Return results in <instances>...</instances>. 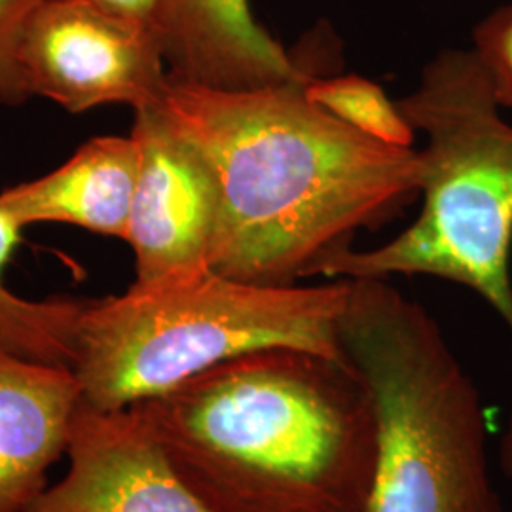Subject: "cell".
I'll return each mask as SVG.
<instances>
[{"label": "cell", "instance_id": "cell-16", "mask_svg": "<svg viewBox=\"0 0 512 512\" xmlns=\"http://www.w3.org/2000/svg\"><path fill=\"white\" fill-rule=\"evenodd\" d=\"M86 2L118 18L128 19L148 27L158 35L160 0H86Z\"/></svg>", "mask_w": 512, "mask_h": 512}, {"label": "cell", "instance_id": "cell-10", "mask_svg": "<svg viewBox=\"0 0 512 512\" xmlns=\"http://www.w3.org/2000/svg\"><path fill=\"white\" fill-rule=\"evenodd\" d=\"M82 387L71 366L0 351V512H23L67 454Z\"/></svg>", "mask_w": 512, "mask_h": 512}, {"label": "cell", "instance_id": "cell-7", "mask_svg": "<svg viewBox=\"0 0 512 512\" xmlns=\"http://www.w3.org/2000/svg\"><path fill=\"white\" fill-rule=\"evenodd\" d=\"M129 137L139 171L129 213L133 287H156L205 274L220 219L213 167L165 116L160 103L135 110Z\"/></svg>", "mask_w": 512, "mask_h": 512}, {"label": "cell", "instance_id": "cell-4", "mask_svg": "<svg viewBox=\"0 0 512 512\" xmlns=\"http://www.w3.org/2000/svg\"><path fill=\"white\" fill-rule=\"evenodd\" d=\"M340 348L374 412L365 512H501L473 378L437 321L387 279H346Z\"/></svg>", "mask_w": 512, "mask_h": 512}, {"label": "cell", "instance_id": "cell-8", "mask_svg": "<svg viewBox=\"0 0 512 512\" xmlns=\"http://www.w3.org/2000/svg\"><path fill=\"white\" fill-rule=\"evenodd\" d=\"M67 458L65 476L23 512H209L135 408L80 404Z\"/></svg>", "mask_w": 512, "mask_h": 512}, {"label": "cell", "instance_id": "cell-3", "mask_svg": "<svg viewBox=\"0 0 512 512\" xmlns=\"http://www.w3.org/2000/svg\"><path fill=\"white\" fill-rule=\"evenodd\" d=\"M421 131L423 207L397 238L321 262L327 279L431 275L478 294L512 332V124L473 48H446L397 101Z\"/></svg>", "mask_w": 512, "mask_h": 512}, {"label": "cell", "instance_id": "cell-9", "mask_svg": "<svg viewBox=\"0 0 512 512\" xmlns=\"http://www.w3.org/2000/svg\"><path fill=\"white\" fill-rule=\"evenodd\" d=\"M158 38L169 76L190 84L241 90L311 78L249 0H160Z\"/></svg>", "mask_w": 512, "mask_h": 512}, {"label": "cell", "instance_id": "cell-12", "mask_svg": "<svg viewBox=\"0 0 512 512\" xmlns=\"http://www.w3.org/2000/svg\"><path fill=\"white\" fill-rule=\"evenodd\" d=\"M21 228L0 211V351L48 365H73L78 319L86 302L27 300L12 293L4 270L18 249Z\"/></svg>", "mask_w": 512, "mask_h": 512}, {"label": "cell", "instance_id": "cell-6", "mask_svg": "<svg viewBox=\"0 0 512 512\" xmlns=\"http://www.w3.org/2000/svg\"><path fill=\"white\" fill-rule=\"evenodd\" d=\"M23 86L73 114L160 103L169 71L160 38L86 0H44L18 48Z\"/></svg>", "mask_w": 512, "mask_h": 512}, {"label": "cell", "instance_id": "cell-13", "mask_svg": "<svg viewBox=\"0 0 512 512\" xmlns=\"http://www.w3.org/2000/svg\"><path fill=\"white\" fill-rule=\"evenodd\" d=\"M304 92L315 105L380 143L401 148L414 145L416 131L404 118L397 101H391L368 78L357 74L310 78Z\"/></svg>", "mask_w": 512, "mask_h": 512}, {"label": "cell", "instance_id": "cell-14", "mask_svg": "<svg viewBox=\"0 0 512 512\" xmlns=\"http://www.w3.org/2000/svg\"><path fill=\"white\" fill-rule=\"evenodd\" d=\"M471 48L490 74L501 107L512 109V2L476 25Z\"/></svg>", "mask_w": 512, "mask_h": 512}, {"label": "cell", "instance_id": "cell-11", "mask_svg": "<svg viewBox=\"0 0 512 512\" xmlns=\"http://www.w3.org/2000/svg\"><path fill=\"white\" fill-rule=\"evenodd\" d=\"M137 171L131 137H95L54 171L0 192V211L21 230L57 222L126 239Z\"/></svg>", "mask_w": 512, "mask_h": 512}, {"label": "cell", "instance_id": "cell-15", "mask_svg": "<svg viewBox=\"0 0 512 512\" xmlns=\"http://www.w3.org/2000/svg\"><path fill=\"white\" fill-rule=\"evenodd\" d=\"M42 2L0 0V103L19 105L29 99L19 71V40Z\"/></svg>", "mask_w": 512, "mask_h": 512}, {"label": "cell", "instance_id": "cell-17", "mask_svg": "<svg viewBox=\"0 0 512 512\" xmlns=\"http://www.w3.org/2000/svg\"><path fill=\"white\" fill-rule=\"evenodd\" d=\"M499 467L503 471V475L509 482L511 488V507L509 512H512V412L507 421V427L499 439Z\"/></svg>", "mask_w": 512, "mask_h": 512}, {"label": "cell", "instance_id": "cell-5", "mask_svg": "<svg viewBox=\"0 0 512 512\" xmlns=\"http://www.w3.org/2000/svg\"><path fill=\"white\" fill-rule=\"evenodd\" d=\"M349 281L258 285L215 270L86 302L71 368L82 403L126 410L264 349L344 355Z\"/></svg>", "mask_w": 512, "mask_h": 512}, {"label": "cell", "instance_id": "cell-1", "mask_svg": "<svg viewBox=\"0 0 512 512\" xmlns=\"http://www.w3.org/2000/svg\"><path fill=\"white\" fill-rule=\"evenodd\" d=\"M306 84L222 90L167 80L165 116L219 183L217 274L294 285L420 192V150L344 124L308 99Z\"/></svg>", "mask_w": 512, "mask_h": 512}, {"label": "cell", "instance_id": "cell-2", "mask_svg": "<svg viewBox=\"0 0 512 512\" xmlns=\"http://www.w3.org/2000/svg\"><path fill=\"white\" fill-rule=\"evenodd\" d=\"M209 512H365L374 412L346 355L264 349L131 406Z\"/></svg>", "mask_w": 512, "mask_h": 512}]
</instances>
